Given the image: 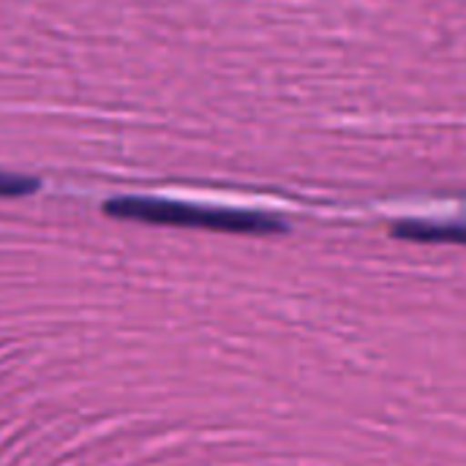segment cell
<instances>
[{"mask_svg":"<svg viewBox=\"0 0 466 466\" xmlns=\"http://www.w3.org/2000/svg\"><path fill=\"white\" fill-rule=\"evenodd\" d=\"M38 188V180L25 177V175H11V172H0V199H11V197H27Z\"/></svg>","mask_w":466,"mask_h":466,"instance_id":"3","label":"cell"},{"mask_svg":"<svg viewBox=\"0 0 466 466\" xmlns=\"http://www.w3.org/2000/svg\"><path fill=\"white\" fill-rule=\"evenodd\" d=\"M393 235L412 243H451L466 246V221H401L393 227Z\"/></svg>","mask_w":466,"mask_h":466,"instance_id":"2","label":"cell"},{"mask_svg":"<svg viewBox=\"0 0 466 466\" xmlns=\"http://www.w3.org/2000/svg\"><path fill=\"white\" fill-rule=\"evenodd\" d=\"M104 213L123 221L208 229V232H227V235H276L287 229L281 218L259 210L210 208V205H191V202L158 199V197H117L104 205Z\"/></svg>","mask_w":466,"mask_h":466,"instance_id":"1","label":"cell"}]
</instances>
